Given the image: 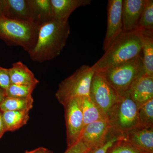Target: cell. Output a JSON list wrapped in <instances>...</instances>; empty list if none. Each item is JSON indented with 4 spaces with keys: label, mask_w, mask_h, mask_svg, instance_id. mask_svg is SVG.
I'll return each mask as SVG.
<instances>
[{
    "label": "cell",
    "mask_w": 153,
    "mask_h": 153,
    "mask_svg": "<svg viewBox=\"0 0 153 153\" xmlns=\"http://www.w3.org/2000/svg\"><path fill=\"white\" fill-rule=\"evenodd\" d=\"M70 33L68 21L53 19L39 28L35 47L28 53L31 60L43 63L59 56Z\"/></svg>",
    "instance_id": "obj_1"
},
{
    "label": "cell",
    "mask_w": 153,
    "mask_h": 153,
    "mask_svg": "<svg viewBox=\"0 0 153 153\" xmlns=\"http://www.w3.org/2000/svg\"><path fill=\"white\" fill-rule=\"evenodd\" d=\"M142 54L140 31L123 32L91 67L95 72H102Z\"/></svg>",
    "instance_id": "obj_2"
},
{
    "label": "cell",
    "mask_w": 153,
    "mask_h": 153,
    "mask_svg": "<svg viewBox=\"0 0 153 153\" xmlns=\"http://www.w3.org/2000/svg\"><path fill=\"white\" fill-rule=\"evenodd\" d=\"M38 30L30 22L0 18V40L9 46L22 47L28 53L36 45Z\"/></svg>",
    "instance_id": "obj_3"
},
{
    "label": "cell",
    "mask_w": 153,
    "mask_h": 153,
    "mask_svg": "<svg viewBox=\"0 0 153 153\" xmlns=\"http://www.w3.org/2000/svg\"><path fill=\"white\" fill-rule=\"evenodd\" d=\"M101 72L114 90L123 96L129 91L135 81L145 74L142 54Z\"/></svg>",
    "instance_id": "obj_4"
},
{
    "label": "cell",
    "mask_w": 153,
    "mask_h": 153,
    "mask_svg": "<svg viewBox=\"0 0 153 153\" xmlns=\"http://www.w3.org/2000/svg\"><path fill=\"white\" fill-rule=\"evenodd\" d=\"M95 71L91 66L83 65L71 76L63 80L55 94L58 101L63 105L70 99L89 96L91 80Z\"/></svg>",
    "instance_id": "obj_5"
},
{
    "label": "cell",
    "mask_w": 153,
    "mask_h": 153,
    "mask_svg": "<svg viewBox=\"0 0 153 153\" xmlns=\"http://www.w3.org/2000/svg\"><path fill=\"white\" fill-rule=\"evenodd\" d=\"M138 111V108L128 91L110 111L108 120L113 129L123 134L140 126Z\"/></svg>",
    "instance_id": "obj_6"
},
{
    "label": "cell",
    "mask_w": 153,
    "mask_h": 153,
    "mask_svg": "<svg viewBox=\"0 0 153 153\" xmlns=\"http://www.w3.org/2000/svg\"><path fill=\"white\" fill-rule=\"evenodd\" d=\"M89 97L107 118L110 111L122 98V96L107 81L101 72H94L91 84Z\"/></svg>",
    "instance_id": "obj_7"
},
{
    "label": "cell",
    "mask_w": 153,
    "mask_h": 153,
    "mask_svg": "<svg viewBox=\"0 0 153 153\" xmlns=\"http://www.w3.org/2000/svg\"><path fill=\"white\" fill-rule=\"evenodd\" d=\"M81 100V97H74L68 100L63 105L65 112L67 148L79 141L84 128Z\"/></svg>",
    "instance_id": "obj_8"
},
{
    "label": "cell",
    "mask_w": 153,
    "mask_h": 153,
    "mask_svg": "<svg viewBox=\"0 0 153 153\" xmlns=\"http://www.w3.org/2000/svg\"><path fill=\"white\" fill-rule=\"evenodd\" d=\"M123 0H109L108 3L107 26L103 44L105 52L123 32Z\"/></svg>",
    "instance_id": "obj_9"
},
{
    "label": "cell",
    "mask_w": 153,
    "mask_h": 153,
    "mask_svg": "<svg viewBox=\"0 0 153 153\" xmlns=\"http://www.w3.org/2000/svg\"><path fill=\"white\" fill-rule=\"evenodd\" d=\"M111 128L107 119L94 122L84 127L79 140L89 150L97 147L104 141Z\"/></svg>",
    "instance_id": "obj_10"
},
{
    "label": "cell",
    "mask_w": 153,
    "mask_h": 153,
    "mask_svg": "<svg viewBox=\"0 0 153 153\" xmlns=\"http://www.w3.org/2000/svg\"><path fill=\"white\" fill-rule=\"evenodd\" d=\"M146 0H124L122 7L123 32L136 30Z\"/></svg>",
    "instance_id": "obj_11"
},
{
    "label": "cell",
    "mask_w": 153,
    "mask_h": 153,
    "mask_svg": "<svg viewBox=\"0 0 153 153\" xmlns=\"http://www.w3.org/2000/svg\"><path fill=\"white\" fill-rule=\"evenodd\" d=\"M123 138L148 153H153V126H139L123 134Z\"/></svg>",
    "instance_id": "obj_12"
},
{
    "label": "cell",
    "mask_w": 153,
    "mask_h": 153,
    "mask_svg": "<svg viewBox=\"0 0 153 153\" xmlns=\"http://www.w3.org/2000/svg\"><path fill=\"white\" fill-rule=\"evenodd\" d=\"M129 91L132 99L139 108L153 99V76L143 75L134 82Z\"/></svg>",
    "instance_id": "obj_13"
},
{
    "label": "cell",
    "mask_w": 153,
    "mask_h": 153,
    "mask_svg": "<svg viewBox=\"0 0 153 153\" xmlns=\"http://www.w3.org/2000/svg\"><path fill=\"white\" fill-rule=\"evenodd\" d=\"M30 22L39 28L53 18L51 0H29Z\"/></svg>",
    "instance_id": "obj_14"
},
{
    "label": "cell",
    "mask_w": 153,
    "mask_h": 153,
    "mask_svg": "<svg viewBox=\"0 0 153 153\" xmlns=\"http://www.w3.org/2000/svg\"><path fill=\"white\" fill-rule=\"evenodd\" d=\"M91 0H51L53 18L68 21L71 14L78 8L90 5Z\"/></svg>",
    "instance_id": "obj_15"
},
{
    "label": "cell",
    "mask_w": 153,
    "mask_h": 153,
    "mask_svg": "<svg viewBox=\"0 0 153 153\" xmlns=\"http://www.w3.org/2000/svg\"><path fill=\"white\" fill-rule=\"evenodd\" d=\"M8 71L11 84L37 86L39 83L33 72L21 61L13 63Z\"/></svg>",
    "instance_id": "obj_16"
},
{
    "label": "cell",
    "mask_w": 153,
    "mask_h": 153,
    "mask_svg": "<svg viewBox=\"0 0 153 153\" xmlns=\"http://www.w3.org/2000/svg\"><path fill=\"white\" fill-rule=\"evenodd\" d=\"M4 2L5 18L16 21L30 22L29 0H4Z\"/></svg>",
    "instance_id": "obj_17"
},
{
    "label": "cell",
    "mask_w": 153,
    "mask_h": 153,
    "mask_svg": "<svg viewBox=\"0 0 153 153\" xmlns=\"http://www.w3.org/2000/svg\"><path fill=\"white\" fill-rule=\"evenodd\" d=\"M139 31L145 75L153 76V30Z\"/></svg>",
    "instance_id": "obj_18"
},
{
    "label": "cell",
    "mask_w": 153,
    "mask_h": 153,
    "mask_svg": "<svg viewBox=\"0 0 153 153\" xmlns=\"http://www.w3.org/2000/svg\"><path fill=\"white\" fill-rule=\"evenodd\" d=\"M81 106L84 128L87 125L94 122L107 119L105 115L89 96L81 97Z\"/></svg>",
    "instance_id": "obj_19"
},
{
    "label": "cell",
    "mask_w": 153,
    "mask_h": 153,
    "mask_svg": "<svg viewBox=\"0 0 153 153\" xmlns=\"http://www.w3.org/2000/svg\"><path fill=\"white\" fill-rule=\"evenodd\" d=\"M29 111H16L2 112L6 131H14L27 124L30 119Z\"/></svg>",
    "instance_id": "obj_20"
},
{
    "label": "cell",
    "mask_w": 153,
    "mask_h": 153,
    "mask_svg": "<svg viewBox=\"0 0 153 153\" xmlns=\"http://www.w3.org/2000/svg\"><path fill=\"white\" fill-rule=\"evenodd\" d=\"M33 97L18 98L6 97L0 104V111L2 112L7 111H30L33 106Z\"/></svg>",
    "instance_id": "obj_21"
},
{
    "label": "cell",
    "mask_w": 153,
    "mask_h": 153,
    "mask_svg": "<svg viewBox=\"0 0 153 153\" xmlns=\"http://www.w3.org/2000/svg\"><path fill=\"white\" fill-rule=\"evenodd\" d=\"M137 30H153V0H146Z\"/></svg>",
    "instance_id": "obj_22"
},
{
    "label": "cell",
    "mask_w": 153,
    "mask_h": 153,
    "mask_svg": "<svg viewBox=\"0 0 153 153\" xmlns=\"http://www.w3.org/2000/svg\"><path fill=\"white\" fill-rule=\"evenodd\" d=\"M140 126H153V99L138 108Z\"/></svg>",
    "instance_id": "obj_23"
},
{
    "label": "cell",
    "mask_w": 153,
    "mask_h": 153,
    "mask_svg": "<svg viewBox=\"0 0 153 153\" xmlns=\"http://www.w3.org/2000/svg\"><path fill=\"white\" fill-rule=\"evenodd\" d=\"M36 87L35 85L11 84L6 90V96L18 98L32 96V94Z\"/></svg>",
    "instance_id": "obj_24"
},
{
    "label": "cell",
    "mask_w": 153,
    "mask_h": 153,
    "mask_svg": "<svg viewBox=\"0 0 153 153\" xmlns=\"http://www.w3.org/2000/svg\"><path fill=\"white\" fill-rule=\"evenodd\" d=\"M123 138V134L115 130L111 127L104 141L97 147L89 150L88 153H106L108 150L114 144Z\"/></svg>",
    "instance_id": "obj_25"
},
{
    "label": "cell",
    "mask_w": 153,
    "mask_h": 153,
    "mask_svg": "<svg viewBox=\"0 0 153 153\" xmlns=\"http://www.w3.org/2000/svg\"><path fill=\"white\" fill-rule=\"evenodd\" d=\"M106 153H148L122 139L114 144Z\"/></svg>",
    "instance_id": "obj_26"
},
{
    "label": "cell",
    "mask_w": 153,
    "mask_h": 153,
    "mask_svg": "<svg viewBox=\"0 0 153 153\" xmlns=\"http://www.w3.org/2000/svg\"><path fill=\"white\" fill-rule=\"evenodd\" d=\"M10 84L8 68L0 66V88L6 90Z\"/></svg>",
    "instance_id": "obj_27"
},
{
    "label": "cell",
    "mask_w": 153,
    "mask_h": 153,
    "mask_svg": "<svg viewBox=\"0 0 153 153\" xmlns=\"http://www.w3.org/2000/svg\"><path fill=\"white\" fill-rule=\"evenodd\" d=\"M89 151V149L79 140L74 146L67 148L64 153H87Z\"/></svg>",
    "instance_id": "obj_28"
},
{
    "label": "cell",
    "mask_w": 153,
    "mask_h": 153,
    "mask_svg": "<svg viewBox=\"0 0 153 153\" xmlns=\"http://www.w3.org/2000/svg\"><path fill=\"white\" fill-rule=\"evenodd\" d=\"M24 153H53L47 148L39 147L30 151H26Z\"/></svg>",
    "instance_id": "obj_29"
},
{
    "label": "cell",
    "mask_w": 153,
    "mask_h": 153,
    "mask_svg": "<svg viewBox=\"0 0 153 153\" xmlns=\"http://www.w3.org/2000/svg\"><path fill=\"white\" fill-rule=\"evenodd\" d=\"M6 132L7 131L3 121L2 112L0 111V139L2 137Z\"/></svg>",
    "instance_id": "obj_30"
},
{
    "label": "cell",
    "mask_w": 153,
    "mask_h": 153,
    "mask_svg": "<svg viewBox=\"0 0 153 153\" xmlns=\"http://www.w3.org/2000/svg\"><path fill=\"white\" fill-rule=\"evenodd\" d=\"M4 17V0H0V18Z\"/></svg>",
    "instance_id": "obj_31"
},
{
    "label": "cell",
    "mask_w": 153,
    "mask_h": 153,
    "mask_svg": "<svg viewBox=\"0 0 153 153\" xmlns=\"http://www.w3.org/2000/svg\"><path fill=\"white\" fill-rule=\"evenodd\" d=\"M6 90L0 88V104L6 97Z\"/></svg>",
    "instance_id": "obj_32"
},
{
    "label": "cell",
    "mask_w": 153,
    "mask_h": 153,
    "mask_svg": "<svg viewBox=\"0 0 153 153\" xmlns=\"http://www.w3.org/2000/svg\"></svg>",
    "instance_id": "obj_33"
}]
</instances>
